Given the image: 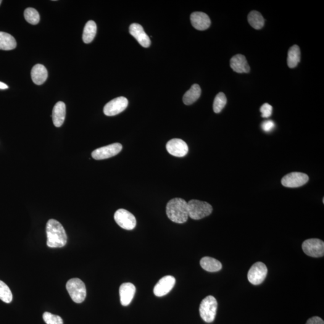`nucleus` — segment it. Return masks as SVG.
<instances>
[{
    "label": "nucleus",
    "mask_w": 324,
    "mask_h": 324,
    "mask_svg": "<svg viewBox=\"0 0 324 324\" xmlns=\"http://www.w3.org/2000/svg\"><path fill=\"white\" fill-rule=\"evenodd\" d=\"M47 246L51 248H60L65 246L67 237L62 224L50 219L46 224Z\"/></svg>",
    "instance_id": "obj_1"
},
{
    "label": "nucleus",
    "mask_w": 324,
    "mask_h": 324,
    "mask_svg": "<svg viewBox=\"0 0 324 324\" xmlns=\"http://www.w3.org/2000/svg\"><path fill=\"white\" fill-rule=\"evenodd\" d=\"M167 215L173 222L184 223L188 220V202L181 198L170 200L167 205Z\"/></svg>",
    "instance_id": "obj_2"
},
{
    "label": "nucleus",
    "mask_w": 324,
    "mask_h": 324,
    "mask_svg": "<svg viewBox=\"0 0 324 324\" xmlns=\"http://www.w3.org/2000/svg\"><path fill=\"white\" fill-rule=\"evenodd\" d=\"M189 217L194 220H200L207 217L213 212V207L209 203L192 199L188 202Z\"/></svg>",
    "instance_id": "obj_3"
},
{
    "label": "nucleus",
    "mask_w": 324,
    "mask_h": 324,
    "mask_svg": "<svg viewBox=\"0 0 324 324\" xmlns=\"http://www.w3.org/2000/svg\"><path fill=\"white\" fill-rule=\"evenodd\" d=\"M68 294L76 303H81L86 299V290L85 284L81 279L73 278L66 283Z\"/></svg>",
    "instance_id": "obj_4"
},
{
    "label": "nucleus",
    "mask_w": 324,
    "mask_h": 324,
    "mask_svg": "<svg viewBox=\"0 0 324 324\" xmlns=\"http://www.w3.org/2000/svg\"><path fill=\"white\" fill-rule=\"evenodd\" d=\"M217 309V302L213 296L205 297L199 306V313L203 320L207 323L214 321Z\"/></svg>",
    "instance_id": "obj_5"
},
{
    "label": "nucleus",
    "mask_w": 324,
    "mask_h": 324,
    "mask_svg": "<svg viewBox=\"0 0 324 324\" xmlns=\"http://www.w3.org/2000/svg\"><path fill=\"white\" fill-rule=\"evenodd\" d=\"M302 249L307 256L320 258L324 255V243L320 239H306L302 243Z\"/></svg>",
    "instance_id": "obj_6"
},
{
    "label": "nucleus",
    "mask_w": 324,
    "mask_h": 324,
    "mask_svg": "<svg viewBox=\"0 0 324 324\" xmlns=\"http://www.w3.org/2000/svg\"><path fill=\"white\" fill-rule=\"evenodd\" d=\"M268 273L267 266L261 262L254 263L250 268L247 278L250 283L255 285L261 284L264 281Z\"/></svg>",
    "instance_id": "obj_7"
},
{
    "label": "nucleus",
    "mask_w": 324,
    "mask_h": 324,
    "mask_svg": "<svg viewBox=\"0 0 324 324\" xmlns=\"http://www.w3.org/2000/svg\"><path fill=\"white\" fill-rule=\"evenodd\" d=\"M114 219L121 228L126 230H132L136 225L135 216L125 209H119L115 212Z\"/></svg>",
    "instance_id": "obj_8"
},
{
    "label": "nucleus",
    "mask_w": 324,
    "mask_h": 324,
    "mask_svg": "<svg viewBox=\"0 0 324 324\" xmlns=\"http://www.w3.org/2000/svg\"><path fill=\"white\" fill-rule=\"evenodd\" d=\"M309 180V176L305 173L294 172L284 176L281 182L286 188H296L304 186Z\"/></svg>",
    "instance_id": "obj_9"
},
{
    "label": "nucleus",
    "mask_w": 324,
    "mask_h": 324,
    "mask_svg": "<svg viewBox=\"0 0 324 324\" xmlns=\"http://www.w3.org/2000/svg\"><path fill=\"white\" fill-rule=\"evenodd\" d=\"M122 149V144L114 143L95 150L92 152L91 155L95 160L107 159L117 155Z\"/></svg>",
    "instance_id": "obj_10"
},
{
    "label": "nucleus",
    "mask_w": 324,
    "mask_h": 324,
    "mask_svg": "<svg viewBox=\"0 0 324 324\" xmlns=\"http://www.w3.org/2000/svg\"><path fill=\"white\" fill-rule=\"evenodd\" d=\"M128 106V101L126 97H117V98L112 100L105 105L104 108V112L107 116H114L124 111Z\"/></svg>",
    "instance_id": "obj_11"
},
{
    "label": "nucleus",
    "mask_w": 324,
    "mask_h": 324,
    "mask_svg": "<svg viewBox=\"0 0 324 324\" xmlns=\"http://www.w3.org/2000/svg\"><path fill=\"white\" fill-rule=\"evenodd\" d=\"M167 150L168 152L173 156L183 157L188 153V144L181 139H173L167 144Z\"/></svg>",
    "instance_id": "obj_12"
},
{
    "label": "nucleus",
    "mask_w": 324,
    "mask_h": 324,
    "mask_svg": "<svg viewBox=\"0 0 324 324\" xmlns=\"http://www.w3.org/2000/svg\"><path fill=\"white\" fill-rule=\"evenodd\" d=\"M175 279L172 276H167L160 279L154 288V294L157 297H163L172 290L175 284Z\"/></svg>",
    "instance_id": "obj_13"
},
{
    "label": "nucleus",
    "mask_w": 324,
    "mask_h": 324,
    "mask_svg": "<svg viewBox=\"0 0 324 324\" xmlns=\"http://www.w3.org/2000/svg\"><path fill=\"white\" fill-rule=\"evenodd\" d=\"M129 31L142 46L149 47L151 44L149 36L145 32L143 27L139 23H134L129 27Z\"/></svg>",
    "instance_id": "obj_14"
},
{
    "label": "nucleus",
    "mask_w": 324,
    "mask_h": 324,
    "mask_svg": "<svg viewBox=\"0 0 324 324\" xmlns=\"http://www.w3.org/2000/svg\"><path fill=\"white\" fill-rule=\"evenodd\" d=\"M192 25L197 30L204 31L210 27L211 20L209 16L203 12H196L191 15Z\"/></svg>",
    "instance_id": "obj_15"
},
{
    "label": "nucleus",
    "mask_w": 324,
    "mask_h": 324,
    "mask_svg": "<svg viewBox=\"0 0 324 324\" xmlns=\"http://www.w3.org/2000/svg\"><path fill=\"white\" fill-rule=\"evenodd\" d=\"M119 292L121 303L123 306H128L135 296L136 288L132 283H125L120 286Z\"/></svg>",
    "instance_id": "obj_16"
},
{
    "label": "nucleus",
    "mask_w": 324,
    "mask_h": 324,
    "mask_svg": "<svg viewBox=\"0 0 324 324\" xmlns=\"http://www.w3.org/2000/svg\"><path fill=\"white\" fill-rule=\"evenodd\" d=\"M230 66L234 72L238 73H249L250 67L246 57L241 54H237L230 60Z\"/></svg>",
    "instance_id": "obj_17"
},
{
    "label": "nucleus",
    "mask_w": 324,
    "mask_h": 324,
    "mask_svg": "<svg viewBox=\"0 0 324 324\" xmlns=\"http://www.w3.org/2000/svg\"><path fill=\"white\" fill-rule=\"evenodd\" d=\"M65 117V105L59 102L55 104L52 110V121L55 127L60 128L64 123Z\"/></svg>",
    "instance_id": "obj_18"
},
{
    "label": "nucleus",
    "mask_w": 324,
    "mask_h": 324,
    "mask_svg": "<svg viewBox=\"0 0 324 324\" xmlns=\"http://www.w3.org/2000/svg\"><path fill=\"white\" fill-rule=\"evenodd\" d=\"M31 79L36 85H42L47 78V71L43 65H36L33 67L31 72Z\"/></svg>",
    "instance_id": "obj_19"
},
{
    "label": "nucleus",
    "mask_w": 324,
    "mask_h": 324,
    "mask_svg": "<svg viewBox=\"0 0 324 324\" xmlns=\"http://www.w3.org/2000/svg\"><path fill=\"white\" fill-rule=\"evenodd\" d=\"M200 265L203 269L209 272H217L222 268V263L220 261L209 257L202 258L200 261Z\"/></svg>",
    "instance_id": "obj_20"
},
{
    "label": "nucleus",
    "mask_w": 324,
    "mask_h": 324,
    "mask_svg": "<svg viewBox=\"0 0 324 324\" xmlns=\"http://www.w3.org/2000/svg\"><path fill=\"white\" fill-rule=\"evenodd\" d=\"M201 89L198 84H194L191 88L184 94L183 101L186 105H191L195 102L201 96Z\"/></svg>",
    "instance_id": "obj_21"
},
{
    "label": "nucleus",
    "mask_w": 324,
    "mask_h": 324,
    "mask_svg": "<svg viewBox=\"0 0 324 324\" xmlns=\"http://www.w3.org/2000/svg\"><path fill=\"white\" fill-rule=\"evenodd\" d=\"M15 39L10 34L0 31V49L10 51L17 47Z\"/></svg>",
    "instance_id": "obj_22"
},
{
    "label": "nucleus",
    "mask_w": 324,
    "mask_h": 324,
    "mask_svg": "<svg viewBox=\"0 0 324 324\" xmlns=\"http://www.w3.org/2000/svg\"><path fill=\"white\" fill-rule=\"evenodd\" d=\"M97 33L96 23L93 21H89L84 27L83 39L84 43H89L94 40Z\"/></svg>",
    "instance_id": "obj_23"
},
{
    "label": "nucleus",
    "mask_w": 324,
    "mask_h": 324,
    "mask_svg": "<svg viewBox=\"0 0 324 324\" xmlns=\"http://www.w3.org/2000/svg\"><path fill=\"white\" fill-rule=\"evenodd\" d=\"M300 58H301V52L299 46L296 44L291 47L288 52V59H287L289 67H296L300 62Z\"/></svg>",
    "instance_id": "obj_24"
},
{
    "label": "nucleus",
    "mask_w": 324,
    "mask_h": 324,
    "mask_svg": "<svg viewBox=\"0 0 324 324\" xmlns=\"http://www.w3.org/2000/svg\"><path fill=\"white\" fill-rule=\"evenodd\" d=\"M248 22L253 28L260 30L264 25V19L259 12L254 10L248 15Z\"/></svg>",
    "instance_id": "obj_25"
},
{
    "label": "nucleus",
    "mask_w": 324,
    "mask_h": 324,
    "mask_svg": "<svg viewBox=\"0 0 324 324\" xmlns=\"http://www.w3.org/2000/svg\"><path fill=\"white\" fill-rule=\"evenodd\" d=\"M0 300L6 303H10L13 300V295L9 286L0 281Z\"/></svg>",
    "instance_id": "obj_26"
},
{
    "label": "nucleus",
    "mask_w": 324,
    "mask_h": 324,
    "mask_svg": "<svg viewBox=\"0 0 324 324\" xmlns=\"http://www.w3.org/2000/svg\"><path fill=\"white\" fill-rule=\"evenodd\" d=\"M227 103V99L223 93H219L216 96L214 103H213V110L218 114L223 110Z\"/></svg>",
    "instance_id": "obj_27"
},
{
    "label": "nucleus",
    "mask_w": 324,
    "mask_h": 324,
    "mask_svg": "<svg viewBox=\"0 0 324 324\" xmlns=\"http://www.w3.org/2000/svg\"><path fill=\"white\" fill-rule=\"evenodd\" d=\"M24 17L28 23L32 25H36L40 21V15L39 12L33 8H27L24 11Z\"/></svg>",
    "instance_id": "obj_28"
},
{
    "label": "nucleus",
    "mask_w": 324,
    "mask_h": 324,
    "mask_svg": "<svg viewBox=\"0 0 324 324\" xmlns=\"http://www.w3.org/2000/svg\"><path fill=\"white\" fill-rule=\"evenodd\" d=\"M43 318L46 324H63V321L61 317L49 312H44Z\"/></svg>",
    "instance_id": "obj_29"
},
{
    "label": "nucleus",
    "mask_w": 324,
    "mask_h": 324,
    "mask_svg": "<svg viewBox=\"0 0 324 324\" xmlns=\"http://www.w3.org/2000/svg\"><path fill=\"white\" fill-rule=\"evenodd\" d=\"M260 111L263 118L270 117L272 114L273 107L268 104H264L260 107Z\"/></svg>",
    "instance_id": "obj_30"
},
{
    "label": "nucleus",
    "mask_w": 324,
    "mask_h": 324,
    "mask_svg": "<svg viewBox=\"0 0 324 324\" xmlns=\"http://www.w3.org/2000/svg\"><path fill=\"white\" fill-rule=\"evenodd\" d=\"M275 127V123L271 120L265 121L261 125L262 130L265 132H270Z\"/></svg>",
    "instance_id": "obj_31"
},
{
    "label": "nucleus",
    "mask_w": 324,
    "mask_h": 324,
    "mask_svg": "<svg viewBox=\"0 0 324 324\" xmlns=\"http://www.w3.org/2000/svg\"><path fill=\"white\" fill-rule=\"evenodd\" d=\"M306 324H324V321L320 317H314L309 319Z\"/></svg>",
    "instance_id": "obj_32"
},
{
    "label": "nucleus",
    "mask_w": 324,
    "mask_h": 324,
    "mask_svg": "<svg viewBox=\"0 0 324 324\" xmlns=\"http://www.w3.org/2000/svg\"><path fill=\"white\" fill-rule=\"evenodd\" d=\"M9 87H8V86L6 85V84H5L3 83H1V82H0V89H7Z\"/></svg>",
    "instance_id": "obj_33"
},
{
    "label": "nucleus",
    "mask_w": 324,
    "mask_h": 324,
    "mask_svg": "<svg viewBox=\"0 0 324 324\" xmlns=\"http://www.w3.org/2000/svg\"><path fill=\"white\" fill-rule=\"evenodd\" d=\"M1 2H2V1H1V0H0V5H1Z\"/></svg>",
    "instance_id": "obj_34"
}]
</instances>
